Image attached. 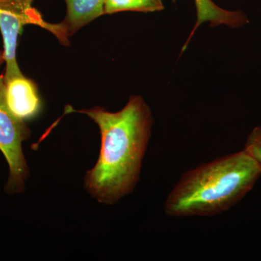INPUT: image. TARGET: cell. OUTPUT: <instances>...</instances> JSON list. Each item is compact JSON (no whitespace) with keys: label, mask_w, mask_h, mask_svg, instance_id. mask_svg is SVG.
I'll return each instance as SVG.
<instances>
[{"label":"cell","mask_w":261,"mask_h":261,"mask_svg":"<svg viewBox=\"0 0 261 261\" xmlns=\"http://www.w3.org/2000/svg\"><path fill=\"white\" fill-rule=\"evenodd\" d=\"M72 111L88 116L100 130L99 159L87 171L86 189L101 203L113 205L132 193L140 179L153 125L150 108L142 96L132 95L118 112L99 106Z\"/></svg>","instance_id":"6da1fadb"},{"label":"cell","mask_w":261,"mask_h":261,"mask_svg":"<svg viewBox=\"0 0 261 261\" xmlns=\"http://www.w3.org/2000/svg\"><path fill=\"white\" fill-rule=\"evenodd\" d=\"M261 168L244 149L203 163L182 175L163 211L169 217H211L229 210L252 190Z\"/></svg>","instance_id":"7a4b0ae2"},{"label":"cell","mask_w":261,"mask_h":261,"mask_svg":"<svg viewBox=\"0 0 261 261\" xmlns=\"http://www.w3.org/2000/svg\"><path fill=\"white\" fill-rule=\"evenodd\" d=\"M34 0H0V32L3 39L5 82L23 75L17 61L18 38L27 25H34L51 33L64 46L69 38L61 23L45 21L40 12L33 6Z\"/></svg>","instance_id":"3957f363"},{"label":"cell","mask_w":261,"mask_h":261,"mask_svg":"<svg viewBox=\"0 0 261 261\" xmlns=\"http://www.w3.org/2000/svg\"><path fill=\"white\" fill-rule=\"evenodd\" d=\"M30 135L25 121L14 116L8 108L4 75H0V150L9 165V179L5 187L8 193H19L25 188L29 171L22 144Z\"/></svg>","instance_id":"277c9868"},{"label":"cell","mask_w":261,"mask_h":261,"mask_svg":"<svg viewBox=\"0 0 261 261\" xmlns=\"http://www.w3.org/2000/svg\"><path fill=\"white\" fill-rule=\"evenodd\" d=\"M5 99L13 114L24 121L34 118L42 107L37 84L24 75L5 82Z\"/></svg>","instance_id":"5b68a950"},{"label":"cell","mask_w":261,"mask_h":261,"mask_svg":"<svg viewBox=\"0 0 261 261\" xmlns=\"http://www.w3.org/2000/svg\"><path fill=\"white\" fill-rule=\"evenodd\" d=\"M176 0H172L176 3ZM195 2L197 19L195 27L192 29L188 39L182 48V53L186 50L192 37L202 23L208 22L211 27H216L225 25L230 28H240L249 23L246 14L241 10L230 11L223 9L213 0H194Z\"/></svg>","instance_id":"8992f818"},{"label":"cell","mask_w":261,"mask_h":261,"mask_svg":"<svg viewBox=\"0 0 261 261\" xmlns=\"http://www.w3.org/2000/svg\"><path fill=\"white\" fill-rule=\"evenodd\" d=\"M67 11L61 24L68 37L88 25L99 17L105 15L106 0H65Z\"/></svg>","instance_id":"52a82bcc"},{"label":"cell","mask_w":261,"mask_h":261,"mask_svg":"<svg viewBox=\"0 0 261 261\" xmlns=\"http://www.w3.org/2000/svg\"><path fill=\"white\" fill-rule=\"evenodd\" d=\"M164 8L163 0H106L105 14L112 15L125 11L153 13L161 11Z\"/></svg>","instance_id":"ba28073f"},{"label":"cell","mask_w":261,"mask_h":261,"mask_svg":"<svg viewBox=\"0 0 261 261\" xmlns=\"http://www.w3.org/2000/svg\"><path fill=\"white\" fill-rule=\"evenodd\" d=\"M243 149L261 168V126L252 130L247 137Z\"/></svg>","instance_id":"9c48e42d"},{"label":"cell","mask_w":261,"mask_h":261,"mask_svg":"<svg viewBox=\"0 0 261 261\" xmlns=\"http://www.w3.org/2000/svg\"><path fill=\"white\" fill-rule=\"evenodd\" d=\"M5 63L4 51L0 50V67Z\"/></svg>","instance_id":"30bf717a"}]
</instances>
